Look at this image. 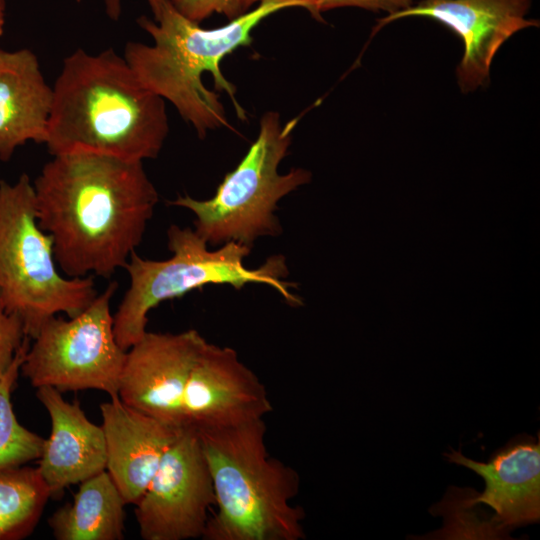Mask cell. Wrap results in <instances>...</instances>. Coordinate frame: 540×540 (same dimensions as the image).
I'll return each mask as SVG.
<instances>
[{
  "label": "cell",
  "mask_w": 540,
  "mask_h": 540,
  "mask_svg": "<svg viewBox=\"0 0 540 540\" xmlns=\"http://www.w3.org/2000/svg\"><path fill=\"white\" fill-rule=\"evenodd\" d=\"M32 184L38 225L68 277L124 268L159 200L142 161L90 151L53 155Z\"/></svg>",
  "instance_id": "obj_1"
},
{
  "label": "cell",
  "mask_w": 540,
  "mask_h": 540,
  "mask_svg": "<svg viewBox=\"0 0 540 540\" xmlns=\"http://www.w3.org/2000/svg\"><path fill=\"white\" fill-rule=\"evenodd\" d=\"M52 88L45 142L52 155L90 151L142 162L159 155L169 133L165 100L113 49L75 50Z\"/></svg>",
  "instance_id": "obj_2"
},
{
  "label": "cell",
  "mask_w": 540,
  "mask_h": 540,
  "mask_svg": "<svg viewBox=\"0 0 540 540\" xmlns=\"http://www.w3.org/2000/svg\"><path fill=\"white\" fill-rule=\"evenodd\" d=\"M312 6L313 0H261L254 10L228 24L205 29L180 14L169 1L156 19H137L153 43L128 42L123 57L140 82L172 103L204 138L208 131L229 127V123L218 94L203 84V74L211 73L216 90L227 93L236 114L245 120L246 112L236 100L235 86L224 77L220 63L237 48L249 45L252 30L266 17L292 7L311 12Z\"/></svg>",
  "instance_id": "obj_3"
},
{
  "label": "cell",
  "mask_w": 540,
  "mask_h": 540,
  "mask_svg": "<svg viewBox=\"0 0 540 540\" xmlns=\"http://www.w3.org/2000/svg\"><path fill=\"white\" fill-rule=\"evenodd\" d=\"M196 430V429H195ZM215 491L204 540H301L305 512L292 504L300 476L271 456L264 419L196 430Z\"/></svg>",
  "instance_id": "obj_4"
},
{
  "label": "cell",
  "mask_w": 540,
  "mask_h": 540,
  "mask_svg": "<svg viewBox=\"0 0 540 540\" xmlns=\"http://www.w3.org/2000/svg\"><path fill=\"white\" fill-rule=\"evenodd\" d=\"M167 240L170 258L144 259L134 251L124 266L130 283L113 315V329L117 343L125 351L146 333L151 309L208 284H228L236 290L249 283L265 284L287 304H302L290 290L294 283L283 280L289 274L283 255H272L259 267L248 268L244 259L251 247L244 244L230 241L210 250L195 230L178 225L168 228Z\"/></svg>",
  "instance_id": "obj_5"
},
{
  "label": "cell",
  "mask_w": 540,
  "mask_h": 540,
  "mask_svg": "<svg viewBox=\"0 0 540 540\" xmlns=\"http://www.w3.org/2000/svg\"><path fill=\"white\" fill-rule=\"evenodd\" d=\"M57 266L52 238L38 225L30 177L1 180L0 300L30 339L57 313L74 317L98 295L91 276L66 278Z\"/></svg>",
  "instance_id": "obj_6"
},
{
  "label": "cell",
  "mask_w": 540,
  "mask_h": 540,
  "mask_svg": "<svg viewBox=\"0 0 540 540\" xmlns=\"http://www.w3.org/2000/svg\"><path fill=\"white\" fill-rule=\"evenodd\" d=\"M299 119L283 124L278 112H266L256 140L213 197L197 200L184 195L169 204L190 210L195 215L194 230L210 245L235 241L252 248L260 237L278 236L282 232L275 215L278 202L311 179L303 168L286 174L278 171Z\"/></svg>",
  "instance_id": "obj_7"
},
{
  "label": "cell",
  "mask_w": 540,
  "mask_h": 540,
  "mask_svg": "<svg viewBox=\"0 0 540 540\" xmlns=\"http://www.w3.org/2000/svg\"><path fill=\"white\" fill-rule=\"evenodd\" d=\"M449 462L467 467L485 481L482 493L454 489L437 505L446 538H503L511 529L540 517V437H519L478 462L451 449ZM435 513V512H433Z\"/></svg>",
  "instance_id": "obj_8"
},
{
  "label": "cell",
  "mask_w": 540,
  "mask_h": 540,
  "mask_svg": "<svg viewBox=\"0 0 540 540\" xmlns=\"http://www.w3.org/2000/svg\"><path fill=\"white\" fill-rule=\"evenodd\" d=\"M117 288L113 281L76 316H53L42 325L21 366L33 387L61 393L96 389L118 396L127 351L113 329L110 306Z\"/></svg>",
  "instance_id": "obj_9"
},
{
  "label": "cell",
  "mask_w": 540,
  "mask_h": 540,
  "mask_svg": "<svg viewBox=\"0 0 540 540\" xmlns=\"http://www.w3.org/2000/svg\"><path fill=\"white\" fill-rule=\"evenodd\" d=\"M215 491L197 431L184 427L135 504L144 540L202 538Z\"/></svg>",
  "instance_id": "obj_10"
},
{
  "label": "cell",
  "mask_w": 540,
  "mask_h": 540,
  "mask_svg": "<svg viewBox=\"0 0 540 540\" xmlns=\"http://www.w3.org/2000/svg\"><path fill=\"white\" fill-rule=\"evenodd\" d=\"M532 0H420L402 11L378 20L374 28L406 17H426L438 21L463 41L464 54L456 68L457 83L468 93L489 81L492 60L516 32L539 26L527 19Z\"/></svg>",
  "instance_id": "obj_11"
},
{
  "label": "cell",
  "mask_w": 540,
  "mask_h": 540,
  "mask_svg": "<svg viewBox=\"0 0 540 540\" xmlns=\"http://www.w3.org/2000/svg\"><path fill=\"white\" fill-rule=\"evenodd\" d=\"M195 329L148 332L126 352L118 396L126 405L184 428L182 401L191 368L206 344Z\"/></svg>",
  "instance_id": "obj_12"
},
{
  "label": "cell",
  "mask_w": 540,
  "mask_h": 540,
  "mask_svg": "<svg viewBox=\"0 0 540 540\" xmlns=\"http://www.w3.org/2000/svg\"><path fill=\"white\" fill-rule=\"evenodd\" d=\"M272 409L265 386L236 350L206 342L184 390L185 427L201 430L236 426L264 419Z\"/></svg>",
  "instance_id": "obj_13"
},
{
  "label": "cell",
  "mask_w": 540,
  "mask_h": 540,
  "mask_svg": "<svg viewBox=\"0 0 540 540\" xmlns=\"http://www.w3.org/2000/svg\"><path fill=\"white\" fill-rule=\"evenodd\" d=\"M101 404L106 471L127 504H136L183 428L163 422L121 401Z\"/></svg>",
  "instance_id": "obj_14"
},
{
  "label": "cell",
  "mask_w": 540,
  "mask_h": 540,
  "mask_svg": "<svg viewBox=\"0 0 540 540\" xmlns=\"http://www.w3.org/2000/svg\"><path fill=\"white\" fill-rule=\"evenodd\" d=\"M36 395L51 420L37 468L52 497L106 470L105 437L102 427L87 418L79 403L66 401L57 389L39 387Z\"/></svg>",
  "instance_id": "obj_15"
},
{
  "label": "cell",
  "mask_w": 540,
  "mask_h": 540,
  "mask_svg": "<svg viewBox=\"0 0 540 540\" xmlns=\"http://www.w3.org/2000/svg\"><path fill=\"white\" fill-rule=\"evenodd\" d=\"M53 88L29 49L0 50V159L28 141L45 143Z\"/></svg>",
  "instance_id": "obj_16"
},
{
  "label": "cell",
  "mask_w": 540,
  "mask_h": 540,
  "mask_svg": "<svg viewBox=\"0 0 540 540\" xmlns=\"http://www.w3.org/2000/svg\"><path fill=\"white\" fill-rule=\"evenodd\" d=\"M126 504L104 470L82 481L73 501L56 510L48 524L57 540H122Z\"/></svg>",
  "instance_id": "obj_17"
},
{
  "label": "cell",
  "mask_w": 540,
  "mask_h": 540,
  "mask_svg": "<svg viewBox=\"0 0 540 540\" xmlns=\"http://www.w3.org/2000/svg\"><path fill=\"white\" fill-rule=\"evenodd\" d=\"M51 492L38 468L0 470V540H19L36 527Z\"/></svg>",
  "instance_id": "obj_18"
},
{
  "label": "cell",
  "mask_w": 540,
  "mask_h": 540,
  "mask_svg": "<svg viewBox=\"0 0 540 540\" xmlns=\"http://www.w3.org/2000/svg\"><path fill=\"white\" fill-rule=\"evenodd\" d=\"M29 340L24 339L10 365L0 373V470L22 466L42 453L44 439L18 422L11 402Z\"/></svg>",
  "instance_id": "obj_19"
},
{
  "label": "cell",
  "mask_w": 540,
  "mask_h": 540,
  "mask_svg": "<svg viewBox=\"0 0 540 540\" xmlns=\"http://www.w3.org/2000/svg\"><path fill=\"white\" fill-rule=\"evenodd\" d=\"M26 337L20 319L7 312L0 300V373L10 365Z\"/></svg>",
  "instance_id": "obj_20"
},
{
  "label": "cell",
  "mask_w": 540,
  "mask_h": 540,
  "mask_svg": "<svg viewBox=\"0 0 540 540\" xmlns=\"http://www.w3.org/2000/svg\"><path fill=\"white\" fill-rule=\"evenodd\" d=\"M173 7L186 18L200 23L213 13L232 20L238 17L235 0H170Z\"/></svg>",
  "instance_id": "obj_21"
},
{
  "label": "cell",
  "mask_w": 540,
  "mask_h": 540,
  "mask_svg": "<svg viewBox=\"0 0 540 540\" xmlns=\"http://www.w3.org/2000/svg\"><path fill=\"white\" fill-rule=\"evenodd\" d=\"M416 0H313L311 15L322 20L321 13L340 7H359L370 11L393 14L414 5Z\"/></svg>",
  "instance_id": "obj_22"
},
{
  "label": "cell",
  "mask_w": 540,
  "mask_h": 540,
  "mask_svg": "<svg viewBox=\"0 0 540 540\" xmlns=\"http://www.w3.org/2000/svg\"><path fill=\"white\" fill-rule=\"evenodd\" d=\"M153 12L154 19H156L163 7L170 0H146ZM106 13L110 19L117 21L121 14V0H104Z\"/></svg>",
  "instance_id": "obj_23"
},
{
  "label": "cell",
  "mask_w": 540,
  "mask_h": 540,
  "mask_svg": "<svg viewBox=\"0 0 540 540\" xmlns=\"http://www.w3.org/2000/svg\"><path fill=\"white\" fill-rule=\"evenodd\" d=\"M258 1L261 0H235L238 15L248 12L250 7Z\"/></svg>",
  "instance_id": "obj_24"
},
{
  "label": "cell",
  "mask_w": 540,
  "mask_h": 540,
  "mask_svg": "<svg viewBox=\"0 0 540 540\" xmlns=\"http://www.w3.org/2000/svg\"><path fill=\"white\" fill-rule=\"evenodd\" d=\"M5 24V11L0 10V36L3 34Z\"/></svg>",
  "instance_id": "obj_25"
},
{
  "label": "cell",
  "mask_w": 540,
  "mask_h": 540,
  "mask_svg": "<svg viewBox=\"0 0 540 540\" xmlns=\"http://www.w3.org/2000/svg\"><path fill=\"white\" fill-rule=\"evenodd\" d=\"M6 0H0V10L5 11Z\"/></svg>",
  "instance_id": "obj_26"
}]
</instances>
